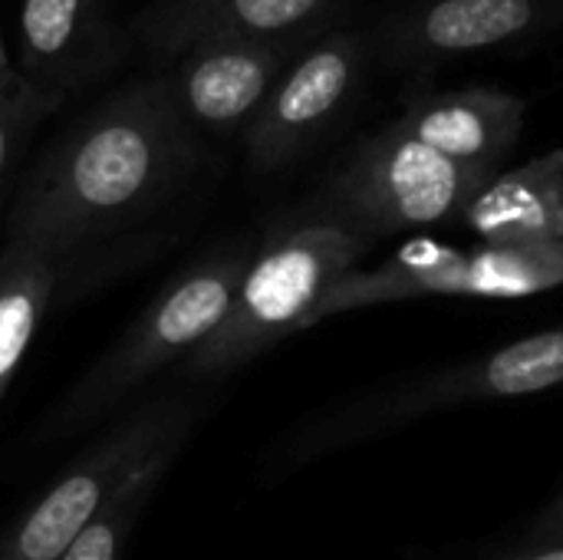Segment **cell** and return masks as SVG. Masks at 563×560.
Instances as JSON below:
<instances>
[{
    "mask_svg": "<svg viewBox=\"0 0 563 560\" xmlns=\"http://www.w3.org/2000/svg\"><path fill=\"white\" fill-rule=\"evenodd\" d=\"M188 152V119L172 76L122 89L36 168L13 208L7 248L56 261L148 208Z\"/></svg>",
    "mask_w": 563,
    "mask_h": 560,
    "instance_id": "6da1fadb",
    "label": "cell"
},
{
    "mask_svg": "<svg viewBox=\"0 0 563 560\" xmlns=\"http://www.w3.org/2000/svg\"><path fill=\"white\" fill-rule=\"evenodd\" d=\"M369 248L373 241L363 234L317 218L274 238L247 261L224 320L188 356V370L201 376L228 373L303 330L310 310L340 277L356 271Z\"/></svg>",
    "mask_w": 563,
    "mask_h": 560,
    "instance_id": "7a4b0ae2",
    "label": "cell"
},
{
    "mask_svg": "<svg viewBox=\"0 0 563 560\" xmlns=\"http://www.w3.org/2000/svg\"><path fill=\"white\" fill-rule=\"evenodd\" d=\"M498 168L462 165L396 125L366 139L323 191L320 218L366 241L462 221Z\"/></svg>",
    "mask_w": 563,
    "mask_h": 560,
    "instance_id": "3957f363",
    "label": "cell"
},
{
    "mask_svg": "<svg viewBox=\"0 0 563 560\" xmlns=\"http://www.w3.org/2000/svg\"><path fill=\"white\" fill-rule=\"evenodd\" d=\"M244 267V254H224L172 281L158 300H152L148 310L122 333V340L66 393L43 432L69 436L86 429L145 376L178 356H191L224 320Z\"/></svg>",
    "mask_w": 563,
    "mask_h": 560,
    "instance_id": "277c9868",
    "label": "cell"
},
{
    "mask_svg": "<svg viewBox=\"0 0 563 560\" xmlns=\"http://www.w3.org/2000/svg\"><path fill=\"white\" fill-rule=\"evenodd\" d=\"M563 284V244H485L478 251H402L373 271H350L303 327L346 310L416 297H531Z\"/></svg>",
    "mask_w": 563,
    "mask_h": 560,
    "instance_id": "5b68a950",
    "label": "cell"
},
{
    "mask_svg": "<svg viewBox=\"0 0 563 560\" xmlns=\"http://www.w3.org/2000/svg\"><path fill=\"white\" fill-rule=\"evenodd\" d=\"M195 406L185 396L152 403L112 429L79 465H73L3 538L0 560H59L73 538L119 492L132 469L175 436L195 426Z\"/></svg>",
    "mask_w": 563,
    "mask_h": 560,
    "instance_id": "8992f818",
    "label": "cell"
},
{
    "mask_svg": "<svg viewBox=\"0 0 563 560\" xmlns=\"http://www.w3.org/2000/svg\"><path fill=\"white\" fill-rule=\"evenodd\" d=\"M360 79V40L330 36L307 50L247 122V155L261 172L300 155L346 106Z\"/></svg>",
    "mask_w": 563,
    "mask_h": 560,
    "instance_id": "52a82bcc",
    "label": "cell"
},
{
    "mask_svg": "<svg viewBox=\"0 0 563 560\" xmlns=\"http://www.w3.org/2000/svg\"><path fill=\"white\" fill-rule=\"evenodd\" d=\"M563 383V323L515 340L488 356H478L465 366L445 370L439 376L419 380L402 393L389 396L373 419L363 426H396L416 416L442 413L468 403L521 399L538 396Z\"/></svg>",
    "mask_w": 563,
    "mask_h": 560,
    "instance_id": "ba28073f",
    "label": "cell"
},
{
    "mask_svg": "<svg viewBox=\"0 0 563 560\" xmlns=\"http://www.w3.org/2000/svg\"><path fill=\"white\" fill-rule=\"evenodd\" d=\"M280 43H201L185 53V63L172 76V89L188 122L228 132L254 119L280 79Z\"/></svg>",
    "mask_w": 563,
    "mask_h": 560,
    "instance_id": "9c48e42d",
    "label": "cell"
},
{
    "mask_svg": "<svg viewBox=\"0 0 563 560\" xmlns=\"http://www.w3.org/2000/svg\"><path fill=\"white\" fill-rule=\"evenodd\" d=\"M548 17V0H426L389 26L386 46L399 59H452L521 40Z\"/></svg>",
    "mask_w": 563,
    "mask_h": 560,
    "instance_id": "30bf717a",
    "label": "cell"
},
{
    "mask_svg": "<svg viewBox=\"0 0 563 560\" xmlns=\"http://www.w3.org/2000/svg\"><path fill=\"white\" fill-rule=\"evenodd\" d=\"M393 125L452 162L501 172V158L525 129V99L482 86L435 92L412 102Z\"/></svg>",
    "mask_w": 563,
    "mask_h": 560,
    "instance_id": "8fae6325",
    "label": "cell"
},
{
    "mask_svg": "<svg viewBox=\"0 0 563 560\" xmlns=\"http://www.w3.org/2000/svg\"><path fill=\"white\" fill-rule=\"evenodd\" d=\"M333 0H168L148 20L152 46L165 53H188L201 43L254 40L280 43L303 30Z\"/></svg>",
    "mask_w": 563,
    "mask_h": 560,
    "instance_id": "7c38bea8",
    "label": "cell"
},
{
    "mask_svg": "<svg viewBox=\"0 0 563 560\" xmlns=\"http://www.w3.org/2000/svg\"><path fill=\"white\" fill-rule=\"evenodd\" d=\"M462 221L485 244H563V149L498 172Z\"/></svg>",
    "mask_w": 563,
    "mask_h": 560,
    "instance_id": "4fadbf2b",
    "label": "cell"
},
{
    "mask_svg": "<svg viewBox=\"0 0 563 560\" xmlns=\"http://www.w3.org/2000/svg\"><path fill=\"white\" fill-rule=\"evenodd\" d=\"M102 0H23L20 46L26 76L66 89L96 36Z\"/></svg>",
    "mask_w": 563,
    "mask_h": 560,
    "instance_id": "5bb4252c",
    "label": "cell"
},
{
    "mask_svg": "<svg viewBox=\"0 0 563 560\" xmlns=\"http://www.w3.org/2000/svg\"><path fill=\"white\" fill-rule=\"evenodd\" d=\"M56 261L36 251L7 248L0 257V399L36 333L53 297Z\"/></svg>",
    "mask_w": 563,
    "mask_h": 560,
    "instance_id": "9a60e30c",
    "label": "cell"
},
{
    "mask_svg": "<svg viewBox=\"0 0 563 560\" xmlns=\"http://www.w3.org/2000/svg\"><path fill=\"white\" fill-rule=\"evenodd\" d=\"M185 439L188 436H175V439L162 442L155 452H148L132 469V475L119 485V492L99 508V515L73 538V545L63 551L59 560H122L125 541L132 538L139 515L145 512V505L155 495L158 482L165 479L168 465L181 452Z\"/></svg>",
    "mask_w": 563,
    "mask_h": 560,
    "instance_id": "2e32d148",
    "label": "cell"
},
{
    "mask_svg": "<svg viewBox=\"0 0 563 560\" xmlns=\"http://www.w3.org/2000/svg\"><path fill=\"white\" fill-rule=\"evenodd\" d=\"M66 89L40 83L20 69H10L0 79V178L7 175L23 139L63 102Z\"/></svg>",
    "mask_w": 563,
    "mask_h": 560,
    "instance_id": "e0dca14e",
    "label": "cell"
},
{
    "mask_svg": "<svg viewBox=\"0 0 563 560\" xmlns=\"http://www.w3.org/2000/svg\"><path fill=\"white\" fill-rule=\"evenodd\" d=\"M505 560H563V531L548 535V538H528L521 551H515Z\"/></svg>",
    "mask_w": 563,
    "mask_h": 560,
    "instance_id": "ac0fdd59",
    "label": "cell"
},
{
    "mask_svg": "<svg viewBox=\"0 0 563 560\" xmlns=\"http://www.w3.org/2000/svg\"><path fill=\"white\" fill-rule=\"evenodd\" d=\"M563 531V488L554 495V502L548 505V512L538 518L531 538H548V535H561Z\"/></svg>",
    "mask_w": 563,
    "mask_h": 560,
    "instance_id": "d6986e66",
    "label": "cell"
},
{
    "mask_svg": "<svg viewBox=\"0 0 563 560\" xmlns=\"http://www.w3.org/2000/svg\"><path fill=\"white\" fill-rule=\"evenodd\" d=\"M10 69H13V66H10V59H7V50H3V43H0V79H3Z\"/></svg>",
    "mask_w": 563,
    "mask_h": 560,
    "instance_id": "ffe728a7",
    "label": "cell"
}]
</instances>
